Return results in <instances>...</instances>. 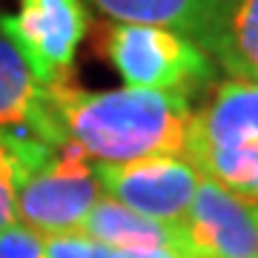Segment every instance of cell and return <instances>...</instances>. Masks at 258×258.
Wrapping results in <instances>:
<instances>
[{
    "label": "cell",
    "instance_id": "cell-1",
    "mask_svg": "<svg viewBox=\"0 0 258 258\" xmlns=\"http://www.w3.org/2000/svg\"><path fill=\"white\" fill-rule=\"evenodd\" d=\"M49 106L69 144L101 164H129L144 158H186L195 109L189 98L155 89L86 92L72 83L46 86Z\"/></svg>",
    "mask_w": 258,
    "mask_h": 258
},
{
    "label": "cell",
    "instance_id": "cell-2",
    "mask_svg": "<svg viewBox=\"0 0 258 258\" xmlns=\"http://www.w3.org/2000/svg\"><path fill=\"white\" fill-rule=\"evenodd\" d=\"M106 57L132 89L195 95L215 75L207 49L164 26L115 23L106 32Z\"/></svg>",
    "mask_w": 258,
    "mask_h": 258
},
{
    "label": "cell",
    "instance_id": "cell-3",
    "mask_svg": "<svg viewBox=\"0 0 258 258\" xmlns=\"http://www.w3.org/2000/svg\"><path fill=\"white\" fill-rule=\"evenodd\" d=\"M101 181L75 144L55 149L43 169L15 184L18 218L37 235L81 232L83 218L101 201Z\"/></svg>",
    "mask_w": 258,
    "mask_h": 258
},
{
    "label": "cell",
    "instance_id": "cell-4",
    "mask_svg": "<svg viewBox=\"0 0 258 258\" xmlns=\"http://www.w3.org/2000/svg\"><path fill=\"white\" fill-rule=\"evenodd\" d=\"M86 23L81 0H18L15 15H0V32L43 86L69 83Z\"/></svg>",
    "mask_w": 258,
    "mask_h": 258
},
{
    "label": "cell",
    "instance_id": "cell-5",
    "mask_svg": "<svg viewBox=\"0 0 258 258\" xmlns=\"http://www.w3.org/2000/svg\"><path fill=\"white\" fill-rule=\"evenodd\" d=\"M95 175L118 204L172 227L184 221L204 178L189 161L172 155L129 164H95Z\"/></svg>",
    "mask_w": 258,
    "mask_h": 258
},
{
    "label": "cell",
    "instance_id": "cell-6",
    "mask_svg": "<svg viewBox=\"0 0 258 258\" xmlns=\"http://www.w3.org/2000/svg\"><path fill=\"white\" fill-rule=\"evenodd\" d=\"M175 230L184 258H258V232L249 204L210 178H201Z\"/></svg>",
    "mask_w": 258,
    "mask_h": 258
},
{
    "label": "cell",
    "instance_id": "cell-7",
    "mask_svg": "<svg viewBox=\"0 0 258 258\" xmlns=\"http://www.w3.org/2000/svg\"><path fill=\"white\" fill-rule=\"evenodd\" d=\"M0 129L43 141L55 149L69 144L63 126L57 123L49 106L46 86L37 83L26 60L3 32H0Z\"/></svg>",
    "mask_w": 258,
    "mask_h": 258
},
{
    "label": "cell",
    "instance_id": "cell-8",
    "mask_svg": "<svg viewBox=\"0 0 258 258\" xmlns=\"http://www.w3.org/2000/svg\"><path fill=\"white\" fill-rule=\"evenodd\" d=\"M115 23L164 26L215 55L232 0H92Z\"/></svg>",
    "mask_w": 258,
    "mask_h": 258
},
{
    "label": "cell",
    "instance_id": "cell-9",
    "mask_svg": "<svg viewBox=\"0 0 258 258\" xmlns=\"http://www.w3.org/2000/svg\"><path fill=\"white\" fill-rule=\"evenodd\" d=\"M258 147V81L230 78L192 115L186 155L198 147Z\"/></svg>",
    "mask_w": 258,
    "mask_h": 258
},
{
    "label": "cell",
    "instance_id": "cell-10",
    "mask_svg": "<svg viewBox=\"0 0 258 258\" xmlns=\"http://www.w3.org/2000/svg\"><path fill=\"white\" fill-rule=\"evenodd\" d=\"M81 232L95 244L112 249H132V252H152V249H175L181 252V238L172 224L152 221L138 215L115 198H103L83 218ZM184 255V252H181Z\"/></svg>",
    "mask_w": 258,
    "mask_h": 258
},
{
    "label": "cell",
    "instance_id": "cell-11",
    "mask_svg": "<svg viewBox=\"0 0 258 258\" xmlns=\"http://www.w3.org/2000/svg\"><path fill=\"white\" fill-rule=\"evenodd\" d=\"M186 158L204 178L215 181L244 204H258V147H198Z\"/></svg>",
    "mask_w": 258,
    "mask_h": 258
},
{
    "label": "cell",
    "instance_id": "cell-12",
    "mask_svg": "<svg viewBox=\"0 0 258 258\" xmlns=\"http://www.w3.org/2000/svg\"><path fill=\"white\" fill-rule=\"evenodd\" d=\"M215 60L232 78L258 81V0H232Z\"/></svg>",
    "mask_w": 258,
    "mask_h": 258
},
{
    "label": "cell",
    "instance_id": "cell-13",
    "mask_svg": "<svg viewBox=\"0 0 258 258\" xmlns=\"http://www.w3.org/2000/svg\"><path fill=\"white\" fill-rule=\"evenodd\" d=\"M52 155H55V147L43 141L12 135L0 129V178L9 181L12 186L37 169H43L52 161Z\"/></svg>",
    "mask_w": 258,
    "mask_h": 258
},
{
    "label": "cell",
    "instance_id": "cell-14",
    "mask_svg": "<svg viewBox=\"0 0 258 258\" xmlns=\"http://www.w3.org/2000/svg\"><path fill=\"white\" fill-rule=\"evenodd\" d=\"M0 258H43V238L29 227L12 224L0 232Z\"/></svg>",
    "mask_w": 258,
    "mask_h": 258
},
{
    "label": "cell",
    "instance_id": "cell-15",
    "mask_svg": "<svg viewBox=\"0 0 258 258\" xmlns=\"http://www.w3.org/2000/svg\"><path fill=\"white\" fill-rule=\"evenodd\" d=\"M98 252H101V244L83 238L78 232L43 238V258H98Z\"/></svg>",
    "mask_w": 258,
    "mask_h": 258
},
{
    "label": "cell",
    "instance_id": "cell-16",
    "mask_svg": "<svg viewBox=\"0 0 258 258\" xmlns=\"http://www.w3.org/2000/svg\"><path fill=\"white\" fill-rule=\"evenodd\" d=\"M98 258H184L175 249H152V252H132V249H112L101 244Z\"/></svg>",
    "mask_w": 258,
    "mask_h": 258
},
{
    "label": "cell",
    "instance_id": "cell-17",
    "mask_svg": "<svg viewBox=\"0 0 258 258\" xmlns=\"http://www.w3.org/2000/svg\"><path fill=\"white\" fill-rule=\"evenodd\" d=\"M249 212H252V221H255V232H258V204H249Z\"/></svg>",
    "mask_w": 258,
    "mask_h": 258
}]
</instances>
